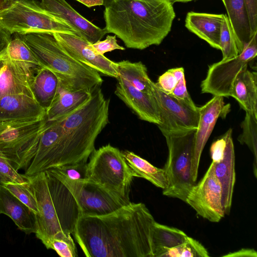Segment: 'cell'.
<instances>
[{"mask_svg":"<svg viewBox=\"0 0 257 257\" xmlns=\"http://www.w3.org/2000/svg\"><path fill=\"white\" fill-rule=\"evenodd\" d=\"M62 47L73 58L104 75L117 79V64L98 53L92 44L82 37L72 34H53Z\"/></svg>","mask_w":257,"mask_h":257,"instance_id":"cell-14","label":"cell"},{"mask_svg":"<svg viewBox=\"0 0 257 257\" xmlns=\"http://www.w3.org/2000/svg\"><path fill=\"white\" fill-rule=\"evenodd\" d=\"M223 15L190 12L186 15L185 25L210 46L220 50L219 38Z\"/></svg>","mask_w":257,"mask_h":257,"instance_id":"cell-21","label":"cell"},{"mask_svg":"<svg viewBox=\"0 0 257 257\" xmlns=\"http://www.w3.org/2000/svg\"><path fill=\"white\" fill-rule=\"evenodd\" d=\"M116 63L119 76L136 89L146 93L152 94V80L149 77L147 67L142 62L123 60Z\"/></svg>","mask_w":257,"mask_h":257,"instance_id":"cell-29","label":"cell"},{"mask_svg":"<svg viewBox=\"0 0 257 257\" xmlns=\"http://www.w3.org/2000/svg\"><path fill=\"white\" fill-rule=\"evenodd\" d=\"M155 222L145 204L130 202L106 215L80 216L73 234L87 257H153Z\"/></svg>","mask_w":257,"mask_h":257,"instance_id":"cell-1","label":"cell"},{"mask_svg":"<svg viewBox=\"0 0 257 257\" xmlns=\"http://www.w3.org/2000/svg\"><path fill=\"white\" fill-rule=\"evenodd\" d=\"M12 181L18 183L27 182L25 176L20 174L13 166L10 160L0 151V185Z\"/></svg>","mask_w":257,"mask_h":257,"instance_id":"cell-36","label":"cell"},{"mask_svg":"<svg viewBox=\"0 0 257 257\" xmlns=\"http://www.w3.org/2000/svg\"><path fill=\"white\" fill-rule=\"evenodd\" d=\"M109 106V99L98 87L85 103L60 118L64 132L60 166L87 163L97 136L108 123Z\"/></svg>","mask_w":257,"mask_h":257,"instance_id":"cell-4","label":"cell"},{"mask_svg":"<svg viewBox=\"0 0 257 257\" xmlns=\"http://www.w3.org/2000/svg\"><path fill=\"white\" fill-rule=\"evenodd\" d=\"M11 35L0 27V55L3 53L12 40Z\"/></svg>","mask_w":257,"mask_h":257,"instance_id":"cell-44","label":"cell"},{"mask_svg":"<svg viewBox=\"0 0 257 257\" xmlns=\"http://www.w3.org/2000/svg\"><path fill=\"white\" fill-rule=\"evenodd\" d=\"M227 137V132L212 144L210 147V155L213 162H217L222 159Z\"/></svg>","mask_w":257,"mask_h":257,"instance_id":"cell-41","label":"cell"},{"mask_svg":"<svg viewBox=\"0 0 257 257\" xmlns=\"http://www.w3.org/2000/svg\"><path fill=\"white\" fill-rule=\"evenodd\" d=\"M4 63V60L0 59V70L2 68V67H3Z\"/></svg>","mask_w":257,"mask_h":257,"instance_id":"cell-49","label":"cell"},{"mask_svg":"<svg viewBox=\"0 0 257 257\" xmlns=\"http://www.w3.org/2000/svg\"><path fill=\"white\" fill-rule=\"evenodd\" d=\"M177 82L173 74L168 70L159 76L156 84L161 90L167 94H171Z\"/></svg>","mask_w":257,"mask_h":257,"instance_id":"cell-40","label":"cell"},{"mask_svg":"<svg viewBox=\"0 0 257 257\" xmlns=\"http://www.w3.org/2000/svg\"><path fill=\"white\" fill-rule=\"evenodd\" d=\"M103 6L105 29L131 49L160 45L176 16L169 0H104Z\"/></svg>","mask_w":257,"mask_h":257,"instance_id":"cell-2","label":"cell"},{"mask_svg":"<svg viewBox=\"0 0 257 257\" xmlns=\"http://www.w3.org/2000/svg\"><path fill=\"white\" fill-rule=\"evenodd\" d=\"M169 70L173 74L178 81L185 76L184 69L183 67L172 68Z\"/></svg>","mask_w":257,"mask_h":257,"instance_id":"cell-46","label":"cell"},{"mask_svg":"<svg viewBox=\"0 0 257 257\" xmlns=\"http://www.w3.org/2000/svg\"><path fill=\"white\" fill-rule=\"evenodd\" d=\"M9 217L26 234L36 232L35 213L3 185H0V214Z\"/></svg>","mask_w":257,"mask_h":257,"instance_id":"cell-22","label":"cell"},{"mask_svg":"<svg viewBox=\"0 0 257 257\" xmlns=\"http://www.w3.org/2000/svg\"><path fill=\"white\" fill-rule=\"evenodd\" d=\"M88 8L97 6H103L104 0H76Z\"/></svg>","mask_w":257,"mask_h":257,"instance_id":"cell-45","label":"cell"},{"mask_svg":"<svg viewBox=\"0 0 257 257\" xmlns=\"http://www.w3.org/2000/svg\"><path fill=\"white\" fill-rule=\"evenodd\" d=\"M47 171L52 174L60 175L72 180L88 179L87 163L62 165Z\"/></svg>","mask_w":257,"mask_h":257,"instance_id":"cell-35","label":"cell"},{"mask_svg":"<svg viewBox=\"0 0 257 257\" xmlns=\"http://www.w3.org/2000/svg\"><path fill=\"white\" fill-rule=\"evenodd\" d=\"M48 249L54 250L61 257H77L76 246L73 240L53 239L50 242Z\"/></svg>","mask_w":257,"mask_h":257,"instance_id":"cell-37","label":"cell"},{"mask_svg":"<svg viewBox=\"0 0 257 257\" xmlns=\"http://www.w3.org/2000/svg\"><path fill=\"white\" fill-rule=\"evenodd\" d=\"M209 257L205 247L198 241L187 236L180 244L172 247L164 253L162 257Z\"/></svg>","mask_w":257,"mask_h":257,"instance_id":"cell-33","label":"cell"},{"mask_svg":"<svg viewBox=\"0 0 257 257\" xmlns=\"http://www.w3.org/2000/svg\"><path fill=\"white\" fill-rule=\"evenodd\" d=\"M223 256L230 257H256L257 252L253 249L242 248L236 251L231 252Z\"/></svg>","mask_w":257,"mask_h":257,"instance_id":"cell-43","label":"cell"},{"mask_svg":"<svg viewBox=\"0 0 257 257\" xmlns=\"http://www.w3.org/2000/svg\"><path fill=\"white\" fill-rule=\"evenodd\" d=\"M0 27L10 35L61 33L78 35L65 22L49 14L34 0H18L1 10Z\"/></svg>","mask_w":257,"mask_h":257,"instance_id":"cell-6","label":"cell"},{"mask_svg":"<svg viewBox=\"0 0 257 257\" xmlns=\"http://www.w3.org/2000/svg\"><path fill=\"white\" fill-rule=\"evenodd\" d=\"M170 94L192 107L197 106L187 91L185 76L178 81L174 90Z\"/></svg>","mask_w":257,"mask_h":257,"instance_id":"cell-39","label":"cell"},{"mask_svg":"<svg viewBox=\"0 0 257 257\" xmlns=\"http://www.w3.org/2000/svg\"><path fill=\"white\" fill-rule=\"evenodd\" d=\"M187 236L183 231L156 221L154 224L151 237L153 257H162L169 249L183 242Z\"/></svg>","mask_w":257,"mask_h":257,"instance_id":"cell-27","label":"cell"},{"mask_svg":"<svg viewBox=\"0 0 257 257\" xmlns=\"http://www.w3.org/2000/svg\"><path fill=\"white\" fill-rule=\"evenodd\" d=\"M256 34L245 44L242 52L236 57L221 60L209 66L205 78L201 82L202 93L228 97L237 76L247 68L249 62L257 55Z\"/></svg>","mask_w":257,"mask_h":257,"instance_id":"cell-11","label":"cell"},{"mask_svg":"<svg viewBox=\"0 0 257 257\" xmlns=\"http://www.w3.org/2000/svg\"><path fill=\"white\" fill-rule=\"evenodd\" d=\"M87 172L89 180L124 197H129L132 180L136 177L122 152L109 144L92 153Z\"/></svg>","mask_w":257,"mask_h":257,"instance_id":"cell-8","label":"cell"},{"mask_svg":"<svg viewBox=\"0 0 257 257\" xmlns=\"http://www.w3.org/2000/svg\"><path fill=\"white\" fill-rule=\"evenodd\" d=\"M3 185L20 201L25 204L35 214L38 213V207L35 197L27 182L18 183L9 181Z\"/></svg>","mask_w":257,"mask_h":257,"instance_id":"cell-34","label":"cell"},{"mask_svg":"<svg viewBox=\"0 0 257 257\" xmlns=\"http://www.w3.org/2000/svg\"><path fill=\"white\" fill-rule=\"evenodd\" d=\"M29 47L41 67L58 77L60 84L70 90L92 92L101 86L99 73L71 56L59 44L53 34H15Z\"/></svg>","mask_w":257,"mask_h":257,"instance_id":"cell-5","label":"cell"},{"mask_svg":"<svg viewBox=\"0 0 257 257\" xmlns=\"http://www.w3.org/2000/svg\"><path fill=\"white\" fill-rule=\"evenodd\" d=\"M227 137L222 159L212 161L214 174L220 184L222 202L225 214L230 213L235 182V154L232 138V130L227 131Z\"/></svg>","mask_w":257,"mask_h":257,"instance_id":"cell-20","label":"cell"},{"mask_svg":"<svg viewBox=\"0 0 257 257\" xmlns=\"http://www.w3.org/2000/svg\"><path fill=\"white\" fill-rule=\"evenodd\" d=\"M115 94L131 108L140 119L150 123L159 124L161 121L159 109L153 94L142 92L120 76Z\"/></svg>","mask_w":257,"mask_h":257,"instance_id":"cell-18","label":"cell"},{"mask_svg":"<svg viewBox=\"0 0 257 257\" xmlns=\"http://www.w3.org/2000/svg\"><path fill=\"white\" fill-rule=\"evenodd\" d=\"M18 0H0V10L5 9Z\"/></svg>","mask_w":257,"mask_h":257,"instance_id":"cell-47","label":"cell"},{"mask_svg":"<svg viewBox=\"0 0 257 257\" xmlns=\"http://www.w3.org/2000/svg\"><path fill=\"white\" fill-rule=\"evenodd\" d=\"M173 4L175 3L180 2V3H187L195 0H169Z\"/></svg>","mask_w":257,"mask_h":257,"instance_id":"cell-48","label":"cell"},{"mask_svg":"<svg viewBox=\"0 0 257 257\" xmlns=\"http://www.w3.org/2000/svg\"><path fill=\"white\" fill-rule=\"evenodd\" d=\"M245 112L257 116V73L247 69L237 76L231 96Z\"/></svg>","mask_w":257,"mask_h":257,"instance_id":"cell-23","label":"cell"},{"mask_svg":"<svg viewBox=\"0 0 257 257\" xmlns=\"http://www.w3.org/2000/svg\"><path fill=\"white\" fill-rule=\"evenodd\" d=\"M0 59H13L26 63L37 69L41 67L27 44L15 35L6 51L0 55Z\"/></svg>","mask_w":257,"mask_h":257,"instance_id":"cell-31","label":"cell"},{"mask_svg":"<svg viewBox=\"0 0 257 257\" xmlns=\"http://www.w3.org/2000/svg\"><path fill=\"white\" fill-rule=\"evenodd\" d=\"M229 104H225L223 97H213L201 107H198L199 121L196 130L193 145L191 175L196 182L200 160L204 147L219 117L225 118L230 111Z\"/></svg>","mask_w":257,"mask_h":257,"instance_id":"cell-15","label":"cell"},{"mask_svg":"<svg viewBox=\"0 0 257 257\" xmlns=\"http://www.w3.org/2000/svg\"><path fill=\"white\" fill-rule=\"evenodd\" d=\"M45 115L46 111L34 97L22 94L0 97V123L37 121Z\"/></svg>","mask_w":257,"mask_h":257,"instance_id":"cell-19","label":"cell"},{"mask_svg":"<svg viewBox=\"0 0 257 257\" xmlns=\"http://www.w3.org/2000/svg\"><path fill=\"white\" fill-rule=\"evenodd\" d=\"M151 87L160 115L157 126L163 136L197 130L200 116L198 106L192 107L164 92L153 81Z\"/></svg>","mask_w":257,"mask_h":257,"instance_id":"cell-12","label":"cell"},{"mask_svg":"<svg viewBox=\"0 0 257 257\" xmlns=\"http://www.w3.org/2000/svg\"><path fill=\"white\" fill-rule=\"evenodd\" d=\"M60 80L50 69L40 67L35 73L32 82L34 98L46 111L49 108L58 92Z\"/></svg>","mask_w":257,"mask_h":257,"instance_id":"cell-25","label":"cell"},{"mask_svg":"<svg viewBox=\"0 0 257 257\" xmlns=\"http://www.w3.org/2000/svg\"><path fill=\"white\" fill-rule=\"evenodd\" d=\"M185 202L210 222H218L224 217L221 187L212 164L202 179L193 187Z\"/></svg>","mask_w":257,"mask_h":257,"instance_id":"cell-13","label":"cell"},{"mask_svg":"<svg viewBox=\"0 0 257 257\" xmlns=\"http://www.w3.org/2000/svg\"><path fill=\"white\" fill-rule=\"evenodd\" d=\"M91 92L68 90L60 84L54 100L46 112V119L52 121L65 117L85 103L90 98Z\"/></svg>","mask_w":257,"mask_h":257,"instance_id":"cell-24","label":"cell"},{"mask_svg":"<svg viewBox=\"0 0 257 257\" xmlns=\"http://www.w3.org/2000/svg\"><path fill=\"white\" fill-rule=\"evenodd\" d=\"M46 121L45 117L37 121L0 123V151L17 171L26 170L31 163Z\"/></svg>","mask_w":257,"mask_h":257,"instance_id":"cell-9","label":"cell"},{"mask_svg":"<svg viewBox=\"0 0 257 257\" xmlns=\"http://www.w3.org/2000/svg\"><path fill=\"white\" fill-rule=\"evenodd\" d=\"M196 130L164 136L168 149V157L163 168L168 180L164 195L185 202L195 182L191 167Z\"/></svg>","mask_w":257,"mask_h":257,"instance_id":"cell-7","label":"cell"},{"mask_svg":"<svg viewBox=\"0 0 257 257\" xmlns=\"http://www.w3.org/2000/svg\"><path fill=\"white\" fill-rule=\"evenodd\" d=\"M121 152L136 177L145 179L163 190L167 188L168 180L164 169L155 167L132 152L125 150Z\"/></svg>","mask_w":257,"mask_h":257,"instance_id":"cell-28","label":"cell"},{"mask_svg":"<svg viewBox=\"0 0 257 257\" xmlns=\"http://www.w3.org/2000/svg\"><path fill=\"white\" fill-rule=\"evenodd\" d=\"M231 26L240 44L244 45L251 38L248 15L244 0H222Z\"/></svg>","mask_w":257,"mask_h":257,"instance_id":"cell-26","label":"cell"},{"mask_svg":"<svg viewBox=\"0 0 257 257\" xmlns=\"http://www.w3.org/2000/svg\"><path fill=\"white\" fill-rule=\"evenodd\" d=\"M37 69L22 61L4 60L0 70V97L22 94L32 97V82Z\"/></svg>","mask_w":257,"mask_h":257,"instance_id":"cell-17","label":"cell"},{"mask_svg":"<svg viewBox=\"0 0 257 257\" xmlns=\"http://www.w3.org/2000/svg\"><path fill=\"white\" fill-rule=\"evenodd\" d=\"M244 119L241 123L242 133L238 137L239 142L245 144L253 156V173L256 178L257 169V116L245 112Z\"/></svg>","mask_w":257,"mask_h":257,"instance_id":"cell-32","label":"cell"},{"mask_svg":"<svg viewBox=\"0 0 257 257\" xmlns=\"http://www.w3.org/2000/svg\"><path fill=\"white\" fill-rule=\"evenodd\" d=\"M222 60H227L237 57L242 51V46L231 26L226 15H223L219 38Z\"/></svg>","mask_w":257,"mask_h":257,"instance_id":"cell-30","label":"cell"},{"mask_svg":"<svg viewBox=\"0 0 257 257\" xmlns=\"http://www.w3.org/2000/svg\"><path fill=\"white\" fill-rule=\"evenodd\" d=\"M25 177L37 204L36 237L47 249L53 239L73 240L81 214L69 190L47 171Z\"/></svg>","mask_w":257,"mask_h":257,"instance_id":"cell-3","label":"cell"},{"mask_svg":"<svg viewBox=\"0 0 257 257\" xmlns=\"http://www.w3.org/2000/svg\"><path fill=\"white\" fill-rule=\"evenodd\" d=\"M116 36L107 35L105 40L98 41L92 44L95 50L101 55L115 50H124L125 48L119 45L116 40Z\"/></svg>","mask_w":257,"mask_h":257,"instance_id":"cell-38","label":"cell"},{"mask_svg":"<svg viewBox=\"0 0 257 257\" xmlns=\"http://www.w3.org/2000/svg\"><path fill=\"white\" fill-rule=\"evenodd\" d=\"M52 175L71 192L79 207L81 216L106 215L131 202L129 197L113 193L89 179L72 180Z\"/></svg>","mask_w":257,"mask_h":257,"instance_id":"cell-10","label":"cell"},{"mask_svg":"<svg viewBox=\"0 0 257 257\" xmlns=\"http://www.w3.org/2000/svg\"><path fill=\"white\" fill-rule=\"evenodd\" d=\"M248 15L251 35L257 34V0H244Z\"/></svg>","mask_w":257,"mask_h":257,"instance_id":"cell-42","label":"cell"},{"mask_svg":"<svg viewBox=\"0 0 257 257\" xmlns=\"http://www.w3.org/2000/svg\"><path fill=\"white\" fill-rule=\"evenodd\" d=\"M40 7L54 17L68 24L78 35L91 44L101 40L108 33L75 11L65 0H41Z\"/></svg>","mask_w":257,"mask_h":257,"instance_id":"cell-16","label":"cell"}]
</instances>
